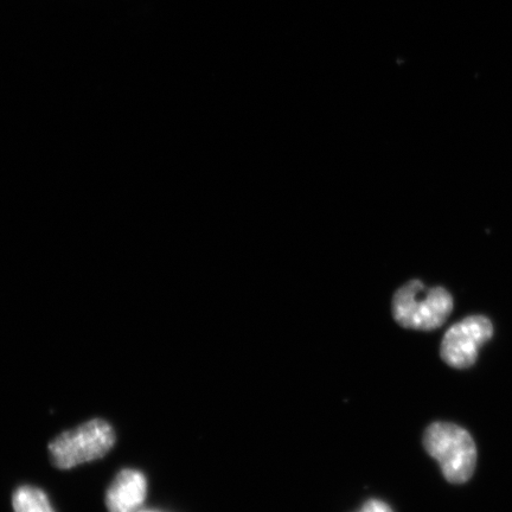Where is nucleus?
<instances>
[{"instance_id": "obj_4", "label": "nucleus", "mask_w": 512, "mask_h": 512, "mask_svg": "<svg viewBox=\"0 0 512 512\" xmlns=\"http://www.w3.org/2000/svg\"><path fill=\"white\" fill-rule=\"evenodd\" d=\"M494 335L485 316H470L451 326L441 342L440 355L448 366L466 369L476 363L478 351Z\"/></svg>"}, {"instance_id": "obj_3", "label": "nucleus", "mask_w": 512, "mask_h": 512, "mask_svg": "<svg viewBox=\"0 0 512 512\" xmlns=\"http://www.w3.org/2000/svg\"><path fill=\"white\" fill-rule=\"evenodd\" d=\"M114 443L115 434L112 426L105 420L94 419L72 431L60 434L51 441V462L57 469H72L104 457Z\"/></svg>"}, {"instance_id": "obj_2", "label": "nucleus", "mask_w": 512, "mask_h": 512, "mask_svg": "<svg viewBox=\"0 0 512 512\" xmlns=\"http://www.w3.org/2000/svg\"><path fill=\"white\" fill-rule=\"evenodd\" d=\"M424 446L437 460L448 482L464 484L476 469L477 448L471 434L447 422H434L424 435Z\"/></svg>"}, {"instance_id": "obj_1", "label": "nucleus", "mask_w": 512, "mask_h": 512, "mask_svg": "<svg viewBox=\"0 0 512 512\" xmlns=\"http://www.w3.org/2000/svg\"><path fill=\"white\" fill-rule=\"evenodd\" d=\"M453 298L444 287H427L420 280L409 281L394 294L392 311L403 328L432 331L450 317Z\"/></svg>"}, {"instance_id": "obj_7", "label": "nucleus", "mask_w": 512, "mask_h": 512, "mask_svg": "<svg viewBox=\"0 0 512 512\" xmlns=\"http://www.w3.org/2000/svg\"><path fill=\"white\" fill-rule=\"evenodd\" d=\"M358 512H393V510L388 504L379 501V499H370Z\"/></svg>"}, {"instance_id": "obj_6", "label": "nucleus", "mask_w": 512, "mask_h": 512, "mask_svg": "<svg viewBox=\"0 0 512 512\" xmlns=\"http://www.w3.org/2000/svg\"><path fill=\"white\" fill-rule=\"evenodd\" d=\"M15 512H55L46 494L34 486H21L12 498Z\"/></svg>"}, {"instance_id": "obj_5", "label": "nucleus", "mask_w": 512, "mask_h": 512, "mask_svg": "<svg viewBox=\"0 0 512 512\" xmlns=\"http://www.w3.org/2000/svg\"><path fill=\"white\" fill-rule=\"evenodd\" d=\"M146 478L142 472L132 469L120 471L106 495L110 512H137L145 502Z\"/></svg>"}]
</instances>
